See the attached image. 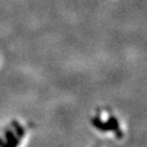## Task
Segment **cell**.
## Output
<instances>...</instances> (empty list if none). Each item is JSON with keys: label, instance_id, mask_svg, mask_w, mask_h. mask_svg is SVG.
<instances>
[{"label": "cell", "instance_id": "obj_2", "mask_svg": "<svg viewBox=\"0 0 147 147\" xmlns=\"http://www.w3.org/2000/svg\"><path fill=\"white\" fill-rule=\"evenodd\" d=\"M91 122H92V124H93V126H94L96 129H98V130H100L101 132H108L109 131V129H108V126H107V124H106V122H103L100 117H93V119H91Z\"/></svg>", "mask_w": 147, "mask_h": 147}, {"label": "cell", "instance_id": "obj_1", "mask_svg": "<svg viewBox=\"0 0 147 147\" xmlns=\"http://www.w3.org/2000/svg\"><path fill=\"white\" fill-rule=\"evenodd\" d=\"M5 139H6L5 142L7 143L9 147H18L20 144V138L13 132L9 131V130L5 131Z\"/></svg>", "mask_w": 147, "mask_h": 147}, {"label": "cell", "instance_id": "obj_5", "mask_svg": "<svg viewBox=\"0 0 147 147\" xmlns=\"http://www.w3.org/2000/svg\"><path fill=\"white\" fill-rule=\"evenodd\" d=\"M0 147H9L8 145H7V143L5 142V141H3L1 138H0Z\"/></svg>", "mask_w": 147, "mask_h": 147}, {"label": "cell", "instance_id": "obj_4", "mask_svg": "<svg viewBox=\"0 0 147 147\" xmlns=\"http://www.w3.org/2000/svg\"><path fill=\"white\" fill-rule=\"evenodd\" d=\"M12 127H13L14 129V132H16V135L18 136L20 139L21 138H23L24 136L26 135V131H25V129L22 127V125L20 124V123L18 122V121H12L11 123Z\"/></svg>", "mask_w": 147, "mask_h": 147}, {"label": "cell", "instance_id": "obj_3", "mask_svg": "<svg viewBox=\"0 0 147 147\" xmlns=\"http://www.w3.org/2000/svg\"><path fill=\"white\" fill-rule=\"evenodd\" d=\"M106 124H107L109 131H113L115 133L119 129V121H117V117H108V119L106 121Z\"/></svg>", "mask_w": 147, "mask_h": 147}]
</instances>
